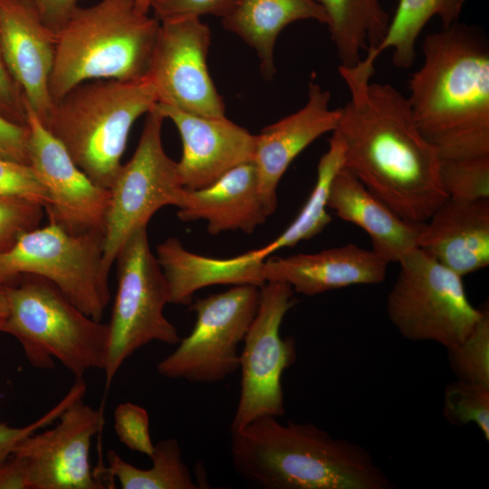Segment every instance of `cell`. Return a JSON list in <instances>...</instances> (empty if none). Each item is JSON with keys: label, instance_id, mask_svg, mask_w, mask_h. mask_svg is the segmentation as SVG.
I'll use <instances>...</instances> for the list:
<instances>
[{"label": "cell", "instance_id": "obj_1", "mask_svg": "<svg viewBox=\"0 0 489 489\" xmlns=\"http://www.w3.org/2000/svg\"><path fill=\"white\" fill-rule=\"evenodd\" d=\"M374 64L339 66L350 98L336 131L343 167L402 218L425 223L448 196L441 158L422 136L406 96L389 83L371 82Z\"/></svg>", "mask_w": 489, "mask_h": 489}, {"label": "cell", "instance_id": "obj_2", "mask_svg": "<svg viewBox=\"0 0 489 489\" xmlns=\"http://www.w3.org/2000/svg\"><path fill=\"white\" fill-rule=\"evenodd\" d=\"M407 97L422 136L441 159L489 155V45L459 22L428 34Z\"/></svg>", "mask_w": 489, "mask_h": 489}, {"label": "cell", "instance_id": "obj_3", "mask_svg": "<svg viewBox=\"0 0 489 489\" xmlns=\"http://www.w3.org/2000/svg\"><path fill=\"white\" fill-rule=\"evenodd\" d=\"M265 416L230 431L235 472L264 489H389L392 484L360 445L311 423Z\"/></svg>", "mask_w": 489, "mask_h": 489}, {"label": "cell", "instance_id": "obj_4", "mask_svg": "<svg viewBox=\"0 0 489 489\" xmlns=\"http://www.w3.org/2000/svg\"><path fill=\"white\" fill-rule=\"evenodd\" d=\"M159 25L135 0H101L79 6L56 34L49 80L53 103L84 82L147 76Z\"/></svg>", "mask_w": 489, "mask_h": 489}, {"label": "cell", "instance_id": "obj_5", "mask_svg": "<svg viewBox=\"0 0 489 489\" xmlns=\"http://www.w3.org/2000/svg\"><path fill=\"white\" fill-rule=\"evenodd\" d=\"M158 103L147 75L135 80H92L73 87L43 124L81 170L109 189L121 167L135 121Z\"/></svg>", "mask_w": 489, "mask_h": 489}, {"label": "cell", "instance_id": "obj_6", "mask_svg": "<svg viewBox=\"0 0 489 489\" xmlns=\"http://www.w3.org/2000/svg\"><path fill=\"white\" fill-rule=\"evenodd\" d=\"M5 284L8 315L1 331L14 336L35 368L51 369L59 360L75 378L104 368L110 328L75 306L49 280L23 274Z\"/></svg>", "mask_w": 489, "mask_h": 489}, {"label": "cell", "instance_id": "obj_7", "mask_svg": "<svg viewBox=\"0 0 489 489\" xmlns=\"http://www.w3.org/2000/svg\"><path fill=\"white\" fill-rule=\"evenodd\" d=\"M387 300L388 319L406 339L451 349L462 342L484 309L472 305L463 277L417 247L398 263Z\"/></svg>", "mask_w": 489, "mask_h": 489}, {"label": "cell", "instance_id": "obj_8", "mask_svg": "<svg viewBox=\"0 0 489 489\" xmlns=\"http://www.w3.org/2000/svg\"><path fill=\"white\" fill-rule=\"evenodd\" d=\"M23 274L49 280L96 321L101 320L110 299L101 231L75 235L49 222L24 233L0 252V283H9Z\"/></svg>", "mask_w": 489, "mask_h": 489}, {"label": "cell", "instance_id": "obj_9", "mask_svg": "<svg viewBox=\"0 0 489 489\" xmlns=\"http://www.w3.org/2000/svg\"><path fill=\"white\" fill-rule=\"evenodd\" d=\"M117 263L118 287L111 312L103 368L105 391L136 350L151 341L177 344V328L164 315L169 303L168 286L152 253L147 226L132 233L121 246Z\"/></svg>", "mask_w": 489, "mask_h": 489}, {"label": "cell", "instance_id": "obj_10", "mask_svg": "<svg viewBox=\"0 0 489 489\" xmlns=\"http://www.w3.org/2000/svg\"><path fill=\"white\" fill-rule=\"evenodd\" d=\"M164 120L155 104L146 114L134 154L121 165L109 188L103 233V267L108 273L132 233L147 226L163 206L178 208L181 205L184 187L177 162L168 156L162 144Z\"/></svg>", "mask_w": 489, "mask_h": 489}, {"label": "cell", "instance_id": "obj_11", "mask_svg": "<svg viewBox=\"0 0 489 489\" xmlns=\"http://www.w3.org/2000/svg\"><path fill=\"white\" fill-rule=\"evenodd\" d=\"M260 287L231 289L192 302L196 322L177 349L161 360L157 371L164 378L215 383L239 369L238 348L259 304Z\"/></svg>", "mask_w": 489, "mask_h": 489}, {"label": "cell", "instance_id": "obj_12", "mask_svg": "<svg viewBox=\"0 0 489 489\" xmlns=\"http://www.w3.org/2000/svg\"><path fill=\"white\" fill-rule=\"evenodd\" d=\"M293 294L283 282H266L260 287L257 312L239 354L240 395L230 431L262 417L285 413L282 378L297 353L295 340L281 336V325L294 305Z\"/></svg>", "mask_w": 489, "mask_h": 489}, {"label": "cell", "instance_id": "obj_13", "mask_svg": "<svg viewBox=\"0 0 489 489\" xmlns=\"http://www.w3.org/2000/svg\"><path fill=\"white\" fill-rule=\"evenodd\" d=\"M210 43V29L201 18L160 22L148 71L158 103L205 117L225 116L207 66Z\"/></svg>", "mask_w": 489, "mask_h": 489}, {"label": "cell", "instance_id": "obj_14", "mask_svg": "<svg viewBox=\"0 0 489 489\" xmlns=\"http://www.w3.org/2000/svg\"><path fill=\"white\" fill-rule=\"evenodd\" d=\"M53 428L24 438L13 454L24 462L30 489H103L90 463L92 438L103 428V406L80 398L67 407Z\"/></svg>", "mask_w": 489, "mask_h": 489}, {"label": "cell", "instance_id": "obj_15", "mask_svg": "<svg viewBox=\"0 0 489 489\" xmlns=\"http://www.w3.org/2000/svg\"><path fill=\"white\" fill-rule=\"evenodd\" d=\"M28 157L50 195L49 222L71 235L104 233L110 190L94 184L25 103Z\"/></svg>", "mask_w": 489, "mask_h": 489}, {"label": "cell", "instance_id": "obj_16", "mask_svg": "<svg viewBox=\"0 0 489 489\" xmlns=\"http://www.w3.org/2000/svg\"><path fill=\"white\" fill-rule=\"evenodd\" d=\"M56 39L27 0H0V49L5 63L25 103L43 124L54 107L49 80Z\"/></svg>", "mask_w": 489, "mask_h": 489}, {"label": "cell", "instance_id": "obj_17", "mask_svg": "<svg viewBox=\"0 0 489 489\" xmlns=\"http://www.w3.org/2000/svg\"><path fill=\"white\" fill-rule=\"evenodd\" d=\"M156 107L179 132L183 150L177 168L184 188L206 187L236 166L254 161L256 135L225 116L205 117L160 103Z\"/></svg>", "mask_w": 489, "mask_h": 489}, {"label": "cell", "instance_id": "obj_18", "mask_svg": "<svg viewBox=\"0 0 489 489\" xmlns=\"http://www.w3.org/2000/svg\"><path fill=\"white\" fill-rule=\"evenodd\" d=\"M330 102V91L312 81L307 101L301 109L256 135L254 162L269 216L276 210L277 187L292 162L318 138L336 129L340 109H331Z\"/></svg>", "mask_w": 489, "mask_h": 489}, {"label": "cell", "instance_id": "obj_19", "mask_svg": "<svg viewBox=\"0 0 489 489\" xmlns=\"http://www.w3.org/2000/svg\"><path fill=\"white\" fill-rule=\"evenodd\" d=\"M388 264L372 250L348 244L312 254L269 256L263 273L265 283L283 282L294 292L313 296L351 285L380 283Z\"/></svg>", "mask_w": 489, "mask_h": 489}, {"label": "cell", "instance_id": "obj_20", "mask_svg": "<svg viewBox=\"0 0 489 489\" xmlns=\"http://www.w3.org/2000/svg\"><path fill=\"white\" fill-rule=\"evenodd\" d=\"M417 247L462 277L489 265V199L447 198L424 223Z\"/></svg>", "mask_w": 489, "mask_h": 489}, {"label": "cell", "instance_id": "obj_21", "mask_svg": "<svg viewBox=\"0 0 489 489\" xmlns=\"http://www.w3.org/2000/svg\"><path fill=\"white\" fill-rule=\"evenodd\" d=\"M177 216L184 222L205 220L211 235L226 231L252 234L269 216L254 162L236 166L206 187L184 188Z\"/></svg>", "mask_w": 489, "mask_h": 489}, {"label": "cell", "instance_id": "obj_22", "mask_svg": "<svg viewBox=\"0 0 489 489\" xmlns=\"http://www.w3.org/2000/svg\"><path fill=\"white\" fill-rule=\"evenodd\" d=\"M327 206L340 219L364 230L370 238L371 250L388 264L398 263L417 247L424 223L399 216L344 167L332 179Z\"/></svg>", "mask_w": 489, "mask_h": 489}, {"label": "cell", "instance_id": "obj_23", "mask_svg": "<svg viewBox=\"0 0 489 489\" xmlns=\"http://www.w3.org/2000/svg\"><path fill=\"white\" fill-rule=\"evenodd\" d=\"M157 258L168 286L169 303L186 305L195 292L215 284L265 283L264 261L253 251L231 258H212L187 250L176 237H169L157 247Z\"/></svg>", "mask_w": 489, "mask_h": 489}, {"label": "cell", "instance_id": "obj_24", "mask_svg": "<svg viewBox=\"0 0 489 489\" xmlns=\"http://www.w3.org/2000/svg\"><path fill=\"white\" fill-rule=\"evenodd\" d=\"M312 20L327 25L328 19L317 0H236L221 18L225 30L237 35L255 52L265 79L276 72L274 48L281 32L291 24Z\"/></svg>", "mask_w": 489, "mask_h": 489}, {"label": "cell", "instance_id": "obj_25", "mask_svg": "<svg viewBox=\"0 0 489 489\" xmlns=\"http://www.w3.org/2000/svg\"><path fill=\"white\" fill-rule=\"evenodd\" d=\"M324 9L340 66L357 64L375 49L388 29L390 18L380 0H317Z\"/></svg>", "mask_w": 489, "mask_h": 489}, {"label": "cell", "instance_id": "obj_26", "mask_svg": "<svg viewBox=\"0 0 489 489\" xmlns=\"http://www.w3.org/2000/svg\"><path fill=\"white\" fill-rule=\"evenodd\" d=\"M466 0H399L388 29L380 43L363 58L375 63L379 55L392 52V62L399 69L410 68L417 57V42L427 24L438 18L442 27L458 22Z\"/></svg>", "mask_w": 489, "mask_h": 489}, {"label": "cell", "instance_id": "obj_27", "mask_svg": "<svg viewBox=\"0 0 489 489\" xmlns=\"http://www.w3.org/2000/svg\"><path fill=\"white\" fill-rule=\"evenodd\" d=\"M331 133L328 149L318 162L316 182L306 203L281 235L254 250L260 259L265 260L279 249L292 247L314 237L331 223V217L327 212L330 187L344 162L343 142L336 131Z\"/></svg>", "mask_w": 489, "mask_h": 489}, {"label": "cell", "instance_id": "obj_28", "mask_svg": "<svg viewBox=\"0 0 489 489\" xmlns=\"http://www.w3.org/2000/svg\"><path fill=\"white\" fill-rule=\"evenodd\" d=\"M152 465L142 469L122 459L115 451L107 454L108 467L96 475H108L116 479L122 489H197L200 488L191 476L188 467L183 461L178 442L167 438L155 444L150 456ZM100 481V480H99Z\"/></svg>", "mask_w": 489, "mask_h": 489}, {"label": "cell", "instance_id": "obj_29", "mask_svg": "<svg viewBox=\"0 0 489 489\" xmlns=\"http://www.w3.org/2000/svg\"><path fill=\"white\" fill-rule=\"evenodd\" d=\"M443 415L455 426L474 423L489 441V385L456 379L444 392Z\"/></svg>", "mask_w": 489, "mask_h": 489}, {"label": "cell", "instance_id": "obj_30", "mask_svg": "<svg viewBox=\"0 0 489 489\" xmlns=\"http://www.w3.org/2000/svg\"><path fill=\"white\" fill-rule=\"evenodd\" d=\"M448 361L456 379L489 385V312L482 317L468 336L447 350Z\"/></svg>", "mask_w": 489, "mask_h": 489}, {"label": "cell", "instance_id": "obj_31", "mask_svg": "<svg viewBox=\"0 0 489 489\" xmlns=\"http://www.w3.org/2000/svg\"><path fill=\"white\" fill-rule=\"evenodd\" d=\"M440 177L449 198L461 201L489 199V155L441 159Z\"/></svg>", "mask_w": 489, "mask_h": 489}, {"label": "cell", "instance_id": "obj_32", "mask_svg": "<svg viewBox=\"0 0 489 489\" xmlns=\"http://www.w3.org/2000/svg\"><path fill=\"white\" fill-rule=\"evenodd\" d=\"M0 197L29 201L43 209L51 200L47 188L31 165L1 158Z\"/></svg>", "mask_w": 489, "mask_h": 489}, {"label": "cell", "instance_id": "obj_33", "mask_svg": "<svg viewBox=\"0 0 489 489\" xmlns=\"http://www.w3.org/2000/svg\"><path fill=\"white\" fill-rule=\"evenodd\" d=\"M114 429L124 446L132 451L151 456L155 444L149 433L148 411L134 403L123 402L114 410Z\"/></svg>", "mask_w": 489, "mask_h": 489}, {"label": "cell", "instance_id": "obj_34", "mask_svg": "<svg viewBox=\"0 0 489 489\" xmlns=\"http://www.w3.org/2000/svg\"><path fill=\"white\" fill-rule=\"evenodd\" d=\"M43 210L29 201L0 197V252L10 248L24 233L38 227Z\"/></svg>", "mask_w": 489, "mask_h": 489}, {"label": "cell", "instance_id": "obj_35", "mask_svg": "<svg viewBox=\"0 0 489 489\" xmlns=\"http://www.w3.org/2000/svg\"><path fill=\"white\" fill-rule=\"evenodd\" d=\"M84 393L85 389L82 385L73 383L67 394L55 406L33 423L22 427L0 423V459L11 455L15 446L24 438L58 419L63 410L74 401L83 398Z\"/></svg>", "mask_w": 489, "mask_h": 489}, {"label": "cell", "instance_id": "obj_36", "mask_svg": "<svg viewBox=\"0 0 489 489\" xmlns=\"http://www.w3.org/2000/svg\"><path fill=\"white\" fill-rule=\"evenodd\" d=\"M236 0H152L150 10L159 22L201 18L210 14L223 18Z\"/></svg>", "mask_w": 489, "mask_h": 489}, {"label": "cell", "instance_id": "obj_37", "mask_svg": "<svg viewBox=\"0 0 489 489\" xmlns=\"http://www.w3.org/2000/svg\"><path fill=\"white\" fill-rule=\"evenodd\" d=\"M0 115L26 126L27 117L23 92L10 74L0 49Z\"/></svg>", "mask_w": 489, "mask_h": 489}, {"label": "cell", "instance_id": "obj_38", "mask_svg": "<svg viewBox=\"0 0 489 489\" xmlns=\"http://www.w3.org/2000/svg\"><path fill=\"white\" fill-rule=\"evenodd\" d=\"M27 145V125L13 122L0 115V158L29 164Z\"/></svg>", "mask_w": 489, "mask_h": 489}, {"label": "cell", "instance_id": "obj_39", "mask_svg": "<svg viewBox=\"0 0 489 489\" xmlns=\"http://www.w3.org/2000/svg\"><path fill=\"white\" fill-rule=\"evenodd\" d=\"M43 24L57 34L78 9L79 0H27Z\"/></svg>", "mask_w": 489, "mask_h": 489}, {"label": "cell", "instance_id": "obj_40", "mask_svg": "<svg viewBox=\"0 0 489 489\" xmlns=\"http://www.w3.org/2000/svg\"><path fill=\"white\" fill-rule=\"evenodd\" d=\"M0 489H30L25 465L14 454L0 459Z\"/></svg>", "mask_w": 489, "mask_h": 489}, {"label": "cell", "instance_id": "obj_41", "mask_svg": "<svg viewBox=\"0 0 489 489\" xmlns=\"http://www.w3.org/2000/svg\"><path fill=\"white\" fill-rule=\"evenodd\" d=\"M8 315V302L5 284L0 283V331Z\"/></svg>", "mask_w": 489, "mask_h": 489}, {"label": "cell", "instance_id": "obj_42", "mask_svg": "<svg viewBox=\"0 0 489 489\" xmlns=\"http://www.w3.org/2000/svg\"><path fill=\"white\" fill-rule=\"evenodd\" d=\"M137 5L145 12L150 11L152 0H135Z\"/></svg>", "mask_w": 489, "mask_h": 489}]
</instances>
